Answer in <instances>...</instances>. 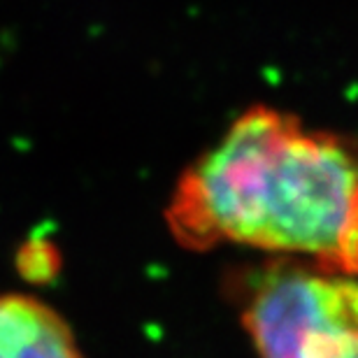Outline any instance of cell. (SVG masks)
<instances>
[{
  "mask_svg": "<svg viewBox=\"0 0 358 358\" xmlns=\"http://www.w3.org/2000/svg\"><path fill=\"white\" fill-rule=\"evenodd\" d=\"M166 221L191 252L238 245L358 277V135L249 107L182 173Z\"/></svg>",
  "mask_w": 358,
  "mask_h": 358,
  "instance_id": "cell-1",
  "label": "cell"
},
{
  "mask_svg": "<svg viewBox=\"0 0 358 358\" xmlns=\"http://www.w3.org/2000/svg\"><path fill=\"white\" fill-rule=\"evenodd\" d=\"M242 282L240 319L259 358H358V277L279 259Z\"/></svg>",
  "mask_w": 358,
  "mask_h": 358,
  "instance_id": "cell-2",
  "label": "cell"
},
{
  "mask_svg": "<svg viewBox=\"0 0 358 358\" xmlns=\"http://www.w3.org/2000/svg\"><path fill=\"white\" fill-rule=\"evenodd\" d=\"M0 358H84V354L59 310L28 293H0Z\"/></svg>",
  "mask_w": 358,
  "mask_h": 358,
  "instance_id": "cell-3",
  "label": "cell"
}]
</instances>
